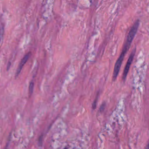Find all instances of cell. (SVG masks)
Here are the masks:
<instances>
[{"label": "cell", "instance_id": "obj_1", "mask_svg": "<svg viewBox=\"0 0 149 149\" xmlns=\"http://www.w3.org/2000/svg\"><path fill=\"white\" fill-rule=\"evenodd\" d=\"M126 54V53L122 51V53H121L119 57L118 58V59L117 60V62L115 64V67H114V69L113 76V80H115L117 79V78L118 77V73L119 72V70H120L121 65L122 64L124 57H125Z\"/></svg>", "mask_w": 149, "mask_h": 149}, {"label": "cell", "instance_id": "obj_2", "mask_svg": "<svg viewBox=\"0 0 149 149\" xmlns=\"http://www.w3.org/2000/svg\"><path fill=\"white\" fill-rule=\"evenodd\" d=\"M135 52H136V48H135L133 49L131 54H130L129 57V58L128 60L127 63L126 64V66L125 67V69H124V73H123V76H122V79H123L124 81H125V80H126V78L128 73L129 72L130 65H131V64H132V63L133 62V58H134V56H135Z\"/></svg>", "mask_w": 149, "mask_h": 149}, {"label": "cell", "instance_id": "obj_3", "mask_svg": "<svg viewBox=\"0 0 149 149\" xmlns=\"http://www.w3.org/2000/svg\"><path fill=\"white\" fill-rule=\"evenodd\" d=\"M30 54H31L30 53H27V54L22 59V60H21V62H20L19 66H18V69H17V71H16V76H18L19 74L20 73V72H21V71H22V69L23 66L25 65V64H26V62L27 61V60H29V57H30Z\"/></svg>", "mask_w": 149, "mask_h": 149}, {"label": "cell", "instance_id": "obj_4", "mask_svg": "<svg viewBox=\"0 0 149 149\" xmlns=\"http://www.w3.org/2000/svg\"><path fill=\"white\" fill-rule=\"evenodd\" d=\"M29 93L30 94H32L33 92V89H34V83L33 82H30V83L29 84Z\"/></svg>", "mask_w": 149, "mask_h": 149}, {"label": "cell", "instance_id": "obj_5", "mask_svg": "<svg viewBox=\"0 0 149 149\" xmlns=\"http://www.w3.org/2000/svg\"><path fill=\"white\" fill-rule=\"evenodd\" d=\"M98 94H97V96L96 97L95 99L94 102H93V108H94V109H95V107H96V103H97V99H98Z\"/></svg>", "mask_w": 149, "mask_h": 149}, {"label": "cell", "instance_id": "obj_6", "mask_svg": "<svg viewBox=\"0 0 149 149\" xmlns=\"http://www.w3.org/2000/svg\"><path fill=\"white\" fill-rule=\"evenodd\" d=\"M105 106H106V103H103V104H102L100 108V111H103L104 110V108H105Z\"/></svg>", "mask_w": 149, "mask_h": 149}, {"label": "cell", "instance_id": "obj_7", "mask_svg": "<svg viewBox=\"0 0 149 149\" xmlns=\"http://www.w3.org/2000/svg\"><path fill=\"white\" fill-rule=\"evenodd\" d=\"M145 149H149V141L148 142L147 144L146 145V148H145Z\"/></svg>", "mask_w": 149, "mask_h": 149}, {"label": "cell", "instance_id": "obj_8", "mask_svg": "<svg viewBox=\"0 0 149 149\" xmlns=\"http://www.w3.org/2000/svg\"><path fill=\"white\" fill-rule=\"evenodd\" d=\"M64 149H68V148H67V147H66V148H65Z\"/></svg>", "mask_w": 149, "mask_h": 149}]
</instances>
